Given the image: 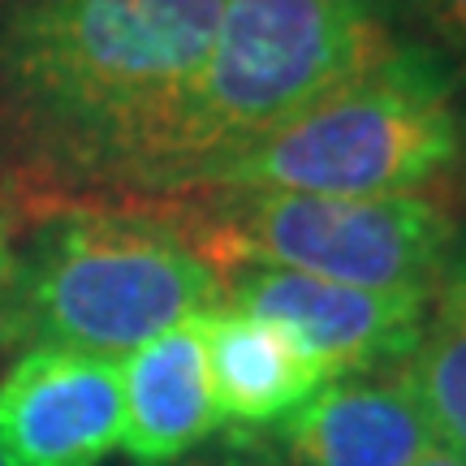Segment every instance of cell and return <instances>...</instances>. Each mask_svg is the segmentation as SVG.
I'll list each match as a JSON object with an SVG mask.
<instances>
[{
    "mask_svg": "<svg viewBox=\"0 0 466 466\" xmlns=\"http://www.w3.org/2000/svg\"><path fill=\"white\" fill-rule=\"evenodd\" d=\"M220 9L0 0V134L56 177L156 190Z\"/></svg>",
    "mask_w": 466,
    "mask_h": 466,
    "instance_id": "cell-1",
    "label": "cell"
},
{
    "mask_svg": "<svg viewBox=\"0 0 466 466\" xmlns=\"http://www.w3.org/2000/svg\"><path fill=\"white\" fill-rule=\"evenodd\" d=\"M380 0H225L151 195H199L268 134L393 48Z\"/></svg>",
    "mask_w": 466,
    "mask_h": 466,
    "instance_id": "cell-2",
    "label": "cell"
},
{
    "mask_svg": "<svg viewBox=\"0 0 466 466\" xmlns=\"http://www.w3.org/2000/svg\"><path fill=\"white\" fill-rule=\"evenodd\" d=\"M458 160L450 78L432 52L393 48L203 186L208 195H415Z\"/></svg>",
    "mask_w": 466,
    "mask_h": 466,
    "instance_id": "cell-3",
    "label": "cell"
},
{
    "mask_svg": "<svg viewBox=\"0 0 466 466\" xmlns=\"http://www.w3.org/2000/svg\"><path fill=\"white\" fill-rule=\"evenodd\" d=\"M220 299V277L165 225L78 212L39 229L17 285V316L44 346L121 363Z\"/></svg>",
    "mask_w": 466,
    "mask_h": 466,
    "instance_id": "cell-4",
    "label": "cell"
},
{
    "mask_svg": "<svg viewBox=\"0 0 466 466\" xmlns=\"http://www.w3.org/2000/svg\"><path fill=\"white\" fill-rule=\"evenodd\" d=\"M195 233V255L220 268H285L359 289L436 294L450 272L453 220L423 195H229Z\"/></svg>",
    "mask_w": 466,
    "mask_h": 466,
    "instance_id": "cell-5",
    "label": "cell"
},
{
    "mask_svg": "<svg viewBox=\"0 0 466 466\" xmlns=\"http://www.w3.org/2000/svg\"><path fill=\"white\" fill-rule=\"evenodd\" d=\"M233 311L285 333L324 376H359L384 363H406L415 350L432 294L359 289L307 272L242 264L220 277Z\"/></svg>",
    "mask_w": 466,
    "mask_h": 466,
    "instance_id": "cell-6",
    "label": "cell"
},
{
    "mask_svg": "<svg viewBox=\"0 0 466 466\" xmlns=\"http://www.w3.org/2000/svg\"><path fill=\"white\" fill-rule=\"evenodd\" d=\"M121 363L35 346L0 376V450L14 466H100L121 450Z\"/></svg>",
    "mask_w": 466,
    "mask_h": 466,
    "instance_id": "cell-7",
    "label": "cell"
},
{
    "mask_svg": "<svg viewBox=\"0 0 466 466\" xmlns=\"http://www.w3.org/2000/svg\"><path fill=\"white\" fill-rule=\"evenodd\" d=\"M126 432L121 450L134 466H173L217 432L220 406L208 371L199 319L177 324L121 359Z\"/></svg>",
    "mask_w": 466,
    "mask_h": 466,
    "instance_id": "cell-8",
    "label": "cell"
},
{
    "mask_svg": "<svg viewBox=\"0 0 466 466\" xmlns=\"http://www.w3.org/2000/svg\"><path fill=\"white\" fill-rule=\"evenodd\" d=\"M294 466H415L436 441L401 380H337L281 419Z\"/></svg>",
    "mask_w": 466,
    "mask_h": 466,
    "instance_id": "cell-9",
    "label": "cell"
},
{
    "mask_svg": "<svg viewBox=\"0 0 466 466\" xmlns=\"http://www.w3.org/2000/svg\"><path fill=\"white\" fill-rule=\"evenodd\" d=\"M208 371L217 389L220 419L238 428H264L294 415L302 401L324 389V371L285 333L233 307H212L199 316Z\"/></svg>",
    "mask_w": 466,
    "mask_h": 466,
    "instance_id": "cell-10",
    "label": "cell"
},
{
    "mask_svg": "<svg viewBox=\"0 0 466 466\" xmlns=\"http://www.w3.org/2000/svg\"><path fill=\"white\" fill-rule=\"evenodd\" d=\"M401 367L406 371L398 380L419 406L432 441L466 462V268L445 272L428 307V324Z\"/></svg>",
    "mask_w": 466,
    "mask_h": 466,
    "instance_id": "cell-11",
    "label": "cell"
},
{
    "mask_svg": "<svg viewBox=\"0 0 466 466\" xmlns=\"http://www.w3.org/2000/svg\"><path fill=\"white\" fill-rule=\"evenodd\" d=\"M423 22H432L441 35L466 39V0H406Z\"/></svg>",
    "mask_w": 466,
    "mask_h": 466,
    "instance_id": "cell-12",
    "label": "cell"
},
{
    "mask_svg": "<svg viewBox=\"0 0 466 466\" xmlns=\"http://www.w3.org/2000/svg\"><path fill=\"white\" fill-rule=\"evenodd\" d=\"M9 277H14V250H9V229H5V220H0V294H5Z\"/></svg>",
    "mask_w": 466,
    "mask_h": 466,
    "instance_id": "cell-13",
    "label": "cell"
},
{
    "mask_svg": "<svg viewBox=\"0 0 466 466\" xmlns=\"http://www.w3.org/2000/svg\"><path fill=\"white\" fill-rule=\"evenodd\" d=\"M415 466H466V462H462V458H453V453H445L441 445H432V450L423 453Z\"/></svg>",
    "mask_w": 466,
    "mask_h": 466,
    "instance_id": "cell-14",
    "label": "cell"
},
{
    "mask_svg": "<svg viewBox=\"0 0 466 466\" xmlns=\"http://www.w3.org/2000/svg\"><path fill=\"white\" fill-rule=\"evenodd\" d=\"M173 466H242L233 458H195V462H173Z\"/></svg>",
    "mask_w": 466,
    "mask_h": 466,
    "instance_id": "cell-15",
    "label": "cell"
},
{
    "mask_svg": "<svg viewBox=\"0 0 466 466\" xmlns=\"http://www.w3.org/2000/svg\"><path fill=\"white\" fill-rule=\"evenodd\" d=\"M0 466H14V462H9V453H5V450H0Z\"/></svg>",
    "mask_w": 466,
    "mask_h": 466,
    "instance_id": "cell-16",
    "label": "cell"
},
{
    "mask_svg": "<svg viewBox=\"0 0 466 466\" xmlns=\"http://www.w3.org/2000/svg\"><path fill=\"white\" fill-rule=\"evenodd\" d=\"M380 5H384V0H380Z\"/></svg>",
    "mask_w": 466,
    "mask_h": 466,
    "instance_id": "cell-17",
    "label": "cell"
}]
</instances>
